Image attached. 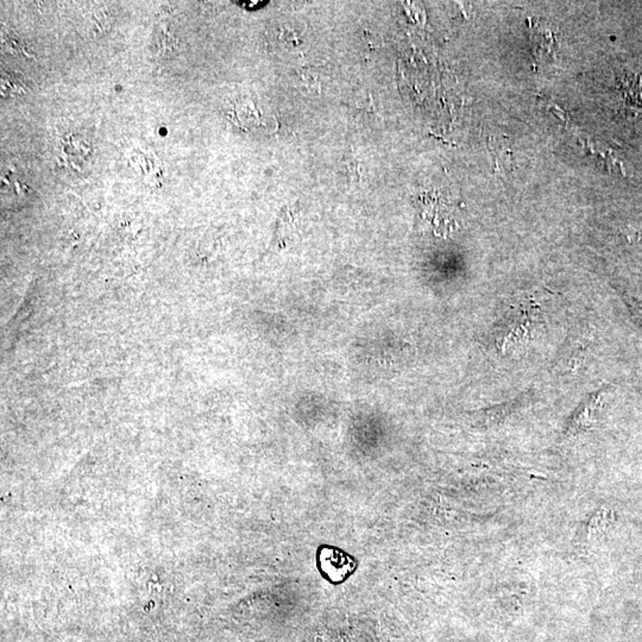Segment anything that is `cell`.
<instances>
[{
  "mask_svg": "<svg viewBox=\"0 0 642 642\" xmlns=\"http://www.w3.org/2000/svg\"><path fill=\"white\" fill-rule=\"evenodd\" d=\"M1 88H3V93L8 94V95L25 93L26 91L25 83H23L21 78L11 76L8 73H3Z\"/></svg>",
  "mask_w": 642,
  "mask_h": 642,
  "instance_id": "cell-4",
  "label": "cell"
},
{
  "mask_svg": "<svg viewBox=\"0 0 642 642\" xmlns=\"http://www.w3.org/2000/svg\"><path fill=\"white\" fill-rule=\"evenodd\" d=\"M601 392H596L583 404L568 425V436H575L582 431L588 430L594 424L596 419L595 414L601 407Z\"/></svg>",
  "mask_w": 642,
  "mask_h": 642,
  "instance_id": "cell-1",
  "label": "cell"
},
{
  "mask_svg": "<svg viewBox=\"0 0 642 642\" xmlns=\"http://www.w3.org/2000/svg\"><path fill=\"white\" fill-rule=\"evenodd\" d=\"M155 47H156V52L158 54L167 55L169 52L177 49V41L167 29H163V30L157 31L155 35Z\"/></svg>",
  "mask_w": 642,
  "mask_h": 642,
  "instance_id": "cell-3",
  "label": "cell"
},
{
  "mask_svg": "<svg viewBox=\"0 0 642 642\" xmlns=\"http://www.w3.org/2000/svg\"><path fill=\"white\" fill-rule=\"evenodd\" d=\"M610 512L607 509H601L595 513L591 516V519L588 521L585 526V542L588 545L598 542L600 539L605 535V532L608 530L609 525L612 523L610 520Z\"/></svg>",
  "mask_w": 642,
  "mask_h": 642,
  "instance_id": "cell-2",
  "label": "cell"
}]
</instances>
